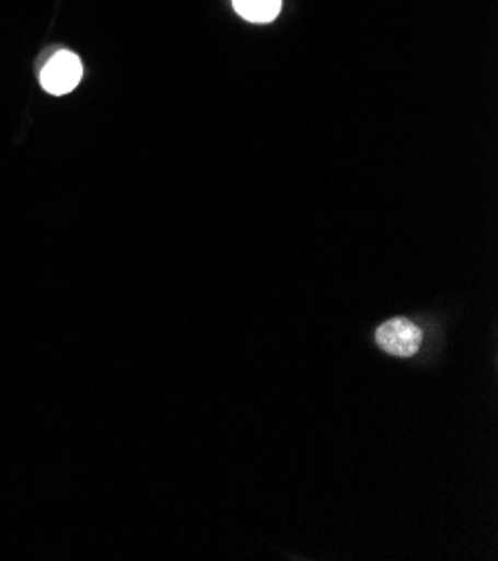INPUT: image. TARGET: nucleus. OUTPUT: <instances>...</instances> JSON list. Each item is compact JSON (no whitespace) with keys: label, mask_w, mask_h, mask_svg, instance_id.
<instances>
[{"label":"nucleus","mask_w":498,"mask_h":561,"mask_svg":"<svg viewBox=\"0 0 498 561\" xmlns=\"http://www.w3.org/2000/svg\"><path fill=\"white\" fill-rule=\"evenodd\" d=\"M378 345L392 356H398V358H407V356H414L420 347V341H422V333L420 329L405 320V318H394V320H386L378 333Z\"/></svg>","instance_id":"f03ea898"},{"label":"nucleus","mask_w":498,"mask_h":561,"mask_svg":"<svg viewBox=\"0 0 498 561\" xmlns=\"http://www.w3.org/2000/svg\"><path fill=\"white\" fill-rule=\"evenodd\" d=\"M83 77L81 59L72 51H57L40 72V85L49 94L72 92Z\"/></svg>","instance_id":"f257e3e1"},{"label":"nucleus","mask_w":498,"mask_h":561,"mask_svg":"<svg viewBox=\"0 0 498 561\" xmlns=\"http://www.w3.org/2000/svg\"><path fill=\"white\" fill-rule=\"evenodd\" d=\"M235 12L248 23H270L280 16L282 0H233Z\"/></svg>","instance_id":"7ed1b4c3"}]
</instances>
